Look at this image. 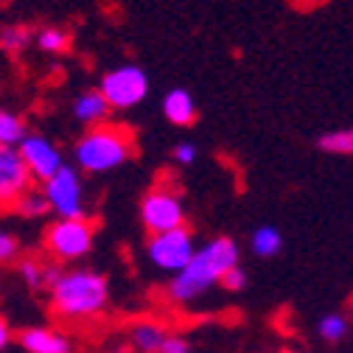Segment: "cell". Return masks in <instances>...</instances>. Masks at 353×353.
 Instances as JSON below:
<instances>
[{
  "label": "cell",
  "instance_id": "1",
  "mask_svg": "<svg viewBox=\"0 0 353 353\" xmlns=\"http://www.w3.org/2000/svg\"><path fill=\"white\" fill-rule=\"evenodd\" d=\"M51 312L57 320L70 325L93 323L107 312L110 286L104 275L90 270H68L51 283Z\"/></svg>",
  "mask_w": 353,
  "mask_h": 353
},
{
  "label": "cell",
  "instance_id": "2",
  "mask_svg": "<svg viewBox=\"0 0 353 353\" xmlns=\"http://www.w3.org/2000/svg\"><path fill=\"white\" fill-rule=\"evenodd\" d=\"M239 263V247L233 239H213L205 247H196L191 261L174 275L168 286V297L174 303H194L202 294H208L213 286H219L222 275Z\"/></svg>",
  "mask_w": 353,
  "mask_h": 353
},
{
  "label": "cell",
  "instance_id": "3",
  "mask_svg": "<svg viewBox=\"0 0 353 353\" xmlns=\"http://www.w3.org/2000/svg\"><path fill=\"white\" fill-rule=\"evenodd\" d=\"M135 152V135L123 123H96L76 143V165L84 174H104L123 165Z\"/></svg>",
  "mask_w": 353,
  "mask_h": 353
},
{
  "label": "cell",
  "instance_id": "4",
  "mask_svg": "<svg viewBox=\"0 0 353 353\" xmlns=\"http://www.w3.org/2000/svg\"><path fill=\"white\" fill-rule=\"evenodd\" d=\"M46 252L57 261V263H70L84 258L96 244V225L87 216L79 219H57L46 228L42 236Z\"/></svg>",
  "mask_w": 353,
  "mask_h": 353
},
{
  "label": "cell",
  "instance_id": "5",
  "mask_svg": "<svg viewBox=\"0 0 353 353\" xmlns=\"http://www.w3.org/2000/svg\"><path fill=\"white\" fill-rule=\"evenodd\" d=\"M141 222L149 230V236L183 228L185 225V208H183L180 191L165 185V183L149 188L146 196L141 199Z\"/></svg>",
  "mask_w": 353,
  "mask_h": 353
},
{
  "label": "cell",
  "instance_id": "6",
  "mask_svg": "<svg viewBox=\"0 0 353 353\" xmlns=\"http://www.w3.org/2000/svg\"><path fill=\"white\" fill-rule=\"evenodd\" d=\"M99 93L104 96L110 110H132L149 93V79L138 65H121L104 73Z\"/></svg>",
  "mask_w": 353,
  "mask_h": 353
},
{
  "label": "cell",
  "instance_id": "7",
  "mask_svg": "<svg viewBox=\"0 0 353 353\" xmlns=\"http://www.w3.org/2000/svg\"><path fill=\"white\" fill-rule=\"evenodd\" d=\"M42 196L48 202V210H54L59 219H79L84 216V188L81 174L73 165H62L54 176L42 183Z\"/></svg>",
  "mask_w": 353,
  "mask_h": 353
},
{
  "label": "cell",
  "instance_id": "8",
  "mask_svg": "<svg viewBox=\"0 0 353 353\" xmlns=\"http://www.w3.org/2000/svg\"><path fill=\"white\" fill-rule=\"evenodd\" d=\"M194 250H196L194 233L185 225L183 228H174V230H165V233H152L149 236V244H146L149 261L154 263L157 270L174 272V275L191 261Z\"/></svg>",
  "mask_w": 353,
  "mask_h": 353
},
{
  "label": "cell",
  "instance_id": "9",
  "mask_svg": "<svg viewBox=\"0 0 353 353\" xmlns=\"http://www.w3.org/2000/svg\"><path fill=\"white\" fill-rule=\"evenodd\" d=\"M17 154H20V160L31 176V183H39V185L65 165L59 146L46 135H26L17 143Z\"/></svg>",
  "mask_w": 353,
  "mask_h": 353
},
{
  "label": "cell",
  "instance_id": "10",
  "mask_svg": "<svg viewBox=\"0 0 353 353\" xmlns=\"http://www.w3.org/2000/svg\"><path fill=\"white\" fill-rule=\"evenodd\" d=\"M31 176L14 146H0V210H14L17 199L31 188Z\"/></svg>",
  "mask_w": 353,
  "mask_h": 353
},
{
  "label": "cell",
  "instance_id": "11",
  "mask_svg": "<svg viewBox=\"0 0 353 353\" xmlns=\"http://www.w3.org/2000/svg\"><path fill=\"white\" fill-rule=\"evenodd\" d=\"M17 339H20L23 350H28V353H70V339L62 331L48 328V325L26 328V331H20Z\"/></svg>",
  "mask_w": 353,
  "mask_h": 353
},
{
  "label": "cell",
  "instance_id": "12",
  "mask_svg": "<svg viewBox=\"0 0 353 353\" xmlns=\"http://www.w3.org/2000/svg\"><path fill=\"white\" fill-rule=\"evenodd\" d=\"M163 115L174 126H191L196 121V104H194L191 93L183 90V87H176V90L165 93V99H163Z\"/></svg>",
  "mask_w": 353,
  "mask_h": 353
},
{
  "label": "cell",
  "instance_id": "13",
  "mask_svg": "<svg viewBox=\"0 0 353 353\" xmlns=\"http://www.w3.org/2000/svg\"><path fill=\"white\" fill-rule=\"evenodd\" d=\"M59 267L51 261H39V258H23L20 261V278L26 281L28 289L39 292V289H51V283L59 278Z\"/></svg>",
  "mask_w": 353,
  "mask_h": 353
},
{
  "label": "cell",
  "instance_id": "14",
  "mask_svg": "<svg viewBox=\"0 0 353 353\" xmlns=\"http://www.w3.org/2000/svg\"><path fill=\"white\" fill-rule=\"evenodd\" d=\"M165 334H168V328L160 320H138L135 325L129 328L132 347H138L141 353H157L163 339H165Z\"/></svg>",
  "mask_w": 353,
  "mask_h": 353
},
{
  "label": "cell",
  "instance_id": "15",
  "mask_svg": "<svg viewBox=\"0 0 353 353\" xmlns=\"http://www.w3.org/2000/svg\"><path fill=\"white\" fill-rule=\"evenodd\" d=\"M73 115L84 126H96V123H104L107 121L110 107H107V101H104V96L99 90H87V93H81L73 101Z\"/></svg>",
  "mask_w": 353,
  "mask_h": 353
},
{
  "label": "cell",
  "instance_id": "16",
  "mask_svg": "<svg viewBox=\"0 0 353 353\" xmlns=\"http://www.w3.org/2000/svg\"><path fill=\"white\" fill-rule=\"evenodd\" d=\"M28 135L26 121L9 110H0V146H14Z\"/></svg>",
  "mask_w": 353,
  "mask_h": 353
},
{
  "label": "cell",
  "instance_id": "17",
  "mask_svg": "<svg viewBox=\"0 0 353 353\" xmlns=\"http://www.w3.org/2000/svg\"><path fill=\"white\" fill-rule=\"evenodd\" d=\"M281 247H283V236H281L275 228H270V225H267V228H258V230L252 233V252L261 255V258L278 255Z\"/></svg>",
  "mask_w": 353,
  "mask_h": 353
},
{
  "label": "cell",
  "instance_id": "18",
  "mask_svg": "<svg viewBox=\"0 0 353 353\" xmlns=\"http://www.w3.org/2000/svg\"><path fill=\"white\" fill-rule=\"evenodd\" d=\"M31 42V28L26 26H9L0 31V48L6 54H23Z\"/></svg>",
  "mask_w": 353,
  "mask_h": 353
},
{
  "label": "cell",
  "instance_id": "19",
  "mask_svg": "<svg viewBox=\"0 0 353 353\" xmlns=\"http://www.w3.org/2000/svg\"><path fill=\"white\" fill-rule=\"evenodd\" d=\"M14 210H17V213H23L26 219H39V216H46V213H48V202H46V196H42V191H39V188H34V185H31V188L17 199Z\"/></svg>",
  "mask_w": 353,
  "mask_h": 353
},
{
  "label": "cell",
  "instance_id": "20",
  "mask_svg": "<svg viewBox=\"0 0 353 353\" xmlns=\"http://www.w3.org/2000/svg\"><path fill=\"white\" fill-rule=\"evenodd\" d=\"M37 46L48 54H65L70 48V37H68V31L51 26V28H42L37 34Z\"/></svg>",
  "mask_w": 353,
  "mask_h": 353
},
{
  "label": "cell",
  "instance_id": "21",
  "mask_svg": "<svg viewBox=\"0 0 353 353\" xmlns=\"http://www.w3.org/2000/svg\"><path fill=\"white\" fill-rule=\"evenodd\" d=\"M320 149L328 154H350L353 152V132L350 129H334L320 138Z\"/></svg>",
  "mask_w": 353,
  "mask_h": 353
},
{
  "label": "cell",
  "instance_id": "22",
  "mask_svg": "<svg viewBox=\"0 0 353 353\" xmlns=\"http://www.w3.org/2000/svg\"><path fill=\"white\" fill-rule=\"evenodd\" d=\"M347 334V320L342 314H325L320 320V336L328 342H339Z\"/></svg>",
  "mask_w": 353,
  "mask_h": 353
},
{
  "label": "cell",
  "instance_id": "23",
  "mask_svg": "<svg viewBox=\"0 0 353 353\" xmlns=\"http://www.w3.org/2000/svg\"><path fill=\"white\" fill-rule=\"evenodd\" d=\"M17 255H20V241L9 230L0 228V263H12Z\"/></svg>",
  "mask_w": 353,
  "mask_h": 353
},
{
  "label": "cell",
  "instance_id": "24",
  "mask_svg": "<svg viewBox=\"0 0 353 353\" xmlns=\"http://www.w3.org/2000/svg\"><path fill=\"white\" fill-rule=\"evenodd\" d=\"M219 286H225L228 292H241V289L247 286V272H244V270L239 267V263H236V267H230V270L222 275Z\"/></svg>",
  "mask_w": 353,
  "mask_h": 353
},
{
  "label": "cell",
  "instance_id": "25",
  "mask_svg": "<svg viewBox=\"0 0 353 353\" xmlns=\"http://www.w3.org/2000/svg\"><path fill=\"white\" fill-rule=\"evenodd\" d=\"M188 350H191V347H188V339H185L183 334H171V331H168L157 353H188Z\"/></svg>",
  "mask_w": 353,
  "mask_h": 353
},
{
  "label": "cell",
  "instance_id": "26",
  "mask_svg": "<svg viewBox=\"0 0 353 353\" xmlns=\"http://www.w3.org/2000/svg\"><path fill=\"white\" fill-rule=\"evenodd\" d=\"M174 160L180 163V165H191L194 160H196V149H194V143H180L174 149Z\"/></svg>",
  "mask_w": 353,
  "mask_h": 353
},
{
  "label": "cell",
  "instance_id": "27",
  "mask_svg": "<svg viewBox=\"0 0 353 353\" xmlns=\"http://www.w3.org/2000/svg\"><path fill=\"white\" fill-rule=\"evenodd\" d=\"M9 342H12V328H9V323L3 317H0V350H3Z\"/></svg>",
  "mask_w": 353,
  "mask_h": 353
},
{
  "label": "cell",
  "instance_id": "28",
  "mask_svg": "<svg viewBox=\"0 0 353 353\" xmlns=\"http://www.w3.org/2000/svg\"><path fill=\"white\" fill-rule=\"evenodd\" d=\"M278 353H300V350H294V347H283V350H278Z\"/></svg>",
  "mask_w": 353,
  "mask_h": 353
}]
</instances>
